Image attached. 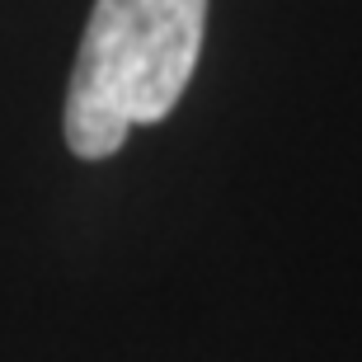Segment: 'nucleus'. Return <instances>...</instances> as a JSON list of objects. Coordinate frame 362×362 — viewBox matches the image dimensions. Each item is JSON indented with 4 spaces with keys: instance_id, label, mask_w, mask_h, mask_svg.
I'll use <instances>...</instances> for the list:
<instances>
[{
    "instance_id": "f257e3e1",
    "label": "nucleus",
    "mask_w": 362,
    "mask_h": 362,
    "mask_svg": "<svg viewBox=\"0 0 362 362\" xmlns=\"http://www.w3.org/2000/svg\"><path fill=\"white\" fill-rule=\"evenodd\" d=\"M207 0H94L66 90V146L104 160L132 127L170 118L202 52Z\"/></svg>"
}]
</instances>
